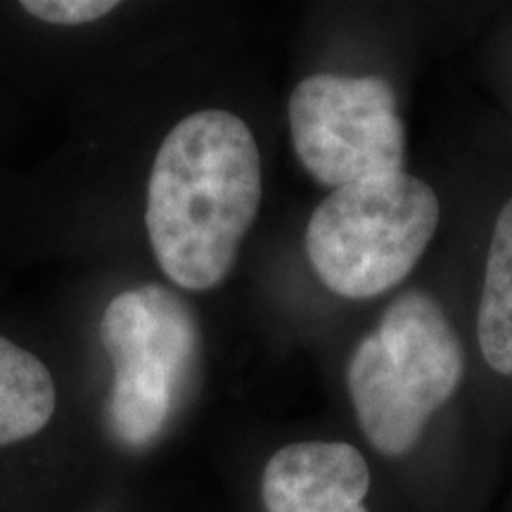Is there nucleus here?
Wrapping results in <instances>:
<instances>
[{
  "label": "nucleus",
  "instance_id": "423d86ee",
  "mask_svg": "<svg viewBox=\"0 0 512 512\" xmlns=\"http://www.w3.org/2000/svg\"><path fill=\"white\" fill-rule=\"evenodd\" d=\"M370 467L344 441H292L275 448L259 475L264 512H368Z\"/></svg>",
  "mask_w": 512,
  "mask_h": 512
},
{
  "label": "nucleus",
  "instance_id": "20e7f679",
  "mask_svg": "<svg viewBox=\"0 0 512 512\" xmlns=\"http://www.w3.org/2000/svg\"><path fill=\"white\" fill-rule=\"evenodd\" d=\"M437 226V192L399 171L332 190L311 214L304 245L330 292L373 299L413 271Z\"/></svg>",
  "mask_w": 512,
  "mask_h": 512
},
{
  "label": "nucleus",
  "instance_id": "6e6552de",
  "mask_svg": "<svg viewBox=\"0 0 512 512\" xmlns=\"http://www.w3.org/2000/svg\"><path fill=\"white\" fill-rule=\"evenodd\" d=\"M19 8L55 27H83V24H93L112 15L119 3H112V0H24Z\"/></svg>",
  "mask_w": 512,
  "mask_h": 512
},
{
  "label": "nucleus",
  "instance_id": "f03ea898",
  "mask_svg": "<svg viewBox=\"0 0 512 512\" xmlns=\"http://www.w3.org/2000/svg\"><path fill=\"white\" fill-rule=\"evenodd\" d=\"M100 342L112 363L102 437L119 458L150 456L174 432L188 401L200 356L195 316L166 287L138 285L105 306Z\"/></svg>",
  "mask_w": 512,
  "mask_h": 512
},
{
  "label": "nucleus",
  "instance_id": "f257e3e1",
  "mask_svg": "<svg viewBox=\"0 0 512 512\" xmlns=\"http://www.w3.org/2000/svg\"><path fill=\"white\" fill-rule=\"evenodd\" d=\"M264 197L252 128L228 110L178 121L147 178L145 228L159 268L185 292L228 278Z\"/></svg>",
  "mask_w": 512,
  "mask_h": 512
},
{
  "label": "nucleus",
  "instance_id": "1a4fd4ad",
  "mask_svg": "<svg viewBox=\"0 0 512 512\" xmlns=\"http://www.w3.org/2000/svg\"><path fill=\"white\" fill-rule=\"evenodd\" d=\"M81 512H119V510H112V508H88V510H81Z\"/></svg>",
  "mask_w": 512,
  "mask_h": 512
},
{
  "label": "nucleus",
  "instance_id": "7ed1b4c3",
  "mask_svg": "<svg viewBox=\"0 0 512 512\" xmlns=\"http://www.w3.org/2000/svg\"><path fill=\"white\" fill-rule=\"evenodd\" d=\"M463 370V347L439 302L425 292L394 299L349 363V394L366 439L384 456H406L456 394Z\"/></svg>",
  "mask_w": 512,
  "mask_h": 512
},
{
  "label": "nucleus",
  "instance_id": "0eeeda50",
  "mask_svg": "<svg viewBox=\"0 0 512 512\" xmlns=\"http://www.w3.org/2000/svg\"><path fill=\"white\" fill-rule=\"evenodd\" d=\"M477 339L489 368L512 377V197L498 214L491 235Z\"/></svg>",
  "mask_w": 512,
  "mask_h": 512
},
{
  "label": "nucleus",
  "instance_id": "39448f33",
  "mask_svg": "<svg viewBox=\"0 0 512 512\" xmlns=\"http://www.w3.org/2000/svg\"><path fill=\"white\" fill-rule=\"evenodd\" d=\"M287 117L299 162L328 188L403 171L406 136L380 76L313 74L292 91Z\"/></svg>",
  "mask_w": 512,
  "mask_h": 512
}]
</instances>
